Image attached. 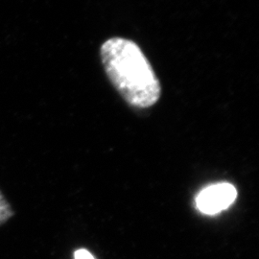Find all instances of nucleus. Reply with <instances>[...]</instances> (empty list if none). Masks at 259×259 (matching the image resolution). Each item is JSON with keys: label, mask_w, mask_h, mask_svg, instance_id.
<instances>
[{"label": "nucleus", "mask_w": 259, "mask_h": 259, "mask_svg": "<svg viewBox=\"0 0 259 259\" xmlns=\"http://www.w3.org/2000/svg\"><path fill=\"white\" fill-rule=\"evenodd\" d=\"M100 54L107 76L126 102L145 109L158 101L160 83L148 59L136 42L111 37L103 44Z\"/></svg>", "instance_id": "nucleus-1"}, {"label": "nucleus", "mask_w": 259, "mask_h": 259, "mask_svg": "<svg viewBox=\"0 0 259 259\" xmlns=\"http://www.w3.org/2000/svg\"><path fill=\"white\" fill-rule=\"evenodd\" d=\"M236 198V188L231 184L223 183L203 189L196 198V205L201 212L214 215L229 208Z\"/></svg>", "instance_id": "nucleus-2"}, {"label": "nucleus", "mask_w": 259, "mask_h": 259, "mask_svg": "<svg viewBox=\"0 0 259 259\" xmlns=\"http://www.w3.org/2000/svg\"><path fill=\"white\" fill-rule=\"evenodd\" d=\"M14 215V209L12 208L9 202L0 190V226L8 222Z\"/></svg>", "instance_id": "nucleus-3"}, {"label": "nucleus", "mask_w": 259, "mask_h": 259, "mask_svg": "<svg viewBox=\"0 0 259 259\" xmlns=\"http://www.w3.org/2000/svg\"><path fill=\"white\" fill-rule=\"evenodd\" d=\"M74 259H95L93 254L85 250V249H79L74 252Z\"/></svg>", "instance_id": "nucleus-4"}]
</instances>
